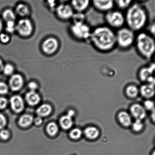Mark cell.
<instances>
[{"label": "cell", "mask_w": 155, "mask_h": 155, "mask_svg": "<svg viewBox=\"0 0 155 155\" xmlns=\"http://www.w3.org/2000/svg\"><path fill=\"white\" fill-rule=\"evenodd\" d=\"M130 112L131 115L136 120H142L147 115L146 109L143 106L138 104L133 105L130 108Z\"/></svg>", "instance_id": "cell-12"}, {"label": "cell", "mask_w": 155, "mask_h": 155, "mask_svg": "<svg viewBox=\"0 0 155 155\" xmlns=\"http://www.w3.org/2000/svg\"><path fill=\"white\" fill-rule=\"evenodd\" d=\"M32 23L26 18L21 19L16 23V31L20 35L23 37H28L33 32Z\"/></svg>", "instance_id": "cell-8"}, {"label": "cell", "mask_w": 155, "mask_h": 155, "mask_svg": "<svg viewBox=\"0 0 155 155\" xmlns=\"http://www.w3.org/2000/svg\"><path fill=\"white\" fill-rule=\"evenodd\" d=\"M139 1H146V0H139Z\"/></svg>", "instance_id": "cell-45"}, {"label": "cell", "mask_w": 155, "mask_h": 155, "mask_svg": "<svg viewBox=\"0 0 155 155\" xmlns=\"http://www.w3.org/2000/svg\"><path fill=\"white\" fill-rule=\"evenodd\" d=\"M15 12L16 15L23 18L29 15L30 10L27 5L23 3H20L16 6Z\"/></svg>", "instance_id": "cell-17"}, {"label": "cell", "mask_w": 155, "mask_h": 155, "mask_svg": "<svg viewBox=\"0 0 155 155\" xmlns=\"http://www.w3.org/2000/svg\"><path fill=\"white\" fill-rule=\"evenodd\" d=\"M91 30L92 29L86 22L72 23L70 27V31L73 37L81 42L89 41Z\"/></svg>", "instance_id": "cell-6"}, {"label": "cell", "mask_w": 155, "mask_h": 155, "mask_svg": "<svg viewBox=\"0 0 155 155\" xmlns=\"http://www.w3.org/2000/svg\"><path fill=\"white\" fill-rule=\"evenodd\" d=\"M42 122V119L40 117H38L35 120V123L37 125H40Z\"/></svg>", "instance_id": "cell-42"}, {"label": "cell", "mask_w": 155, "mask_h": 155, "mask_svg": "<svg viewBox=\"0 0 155 155\" xmlns=\"http://www.w3.org/2000/svg\"><path fill=\"white\" fill-rule=\"evenodd\" d=\"M29 87L31 89V91H35L37 89L38 86L37 84L35 82H31L28 85Z\"/></svg>", "instance_id": "cell-40"}, {"label": "cell", "mask_w": 155, "mask_h": 155, "mask_svg": "<svg viewBox=\"0 0 155 155\" xmlns=\"http://www.w3.org/2000/svg\"><path fill=\"white\" fill-rule=\"evenodd\" d=\"M47 5L51 8H55L58 0H45Z\"/></svg>", "instance_id": "cell-37"}, {"label": "cell", "mask_w": 155, "mask_h": 155, "mask_svg": "<svg viewBox=\"0 0 155 155\" xmlns=\"http://www.w3.org/2000/svg\"><path fill=\"white\" fill-rule=\"evenodd\" d=\"M90 3V0H71V5L74 11L84 13L89 7Z\"/></svg>", "instance_id": "cell-13"}, {"label": "cell", "mask_w": 155, "mask_h": 155, "mask_svg": "<svg viewBox=\"0 0 155 155\" xmlns=\"http://www.w3.org/2000/svg\"><path fill=\"white\" fill-rule=\"evenodd\" d=\"M56 13L59 18L63 20L71 19L75 13L71 4H62L59 5L55 8Z\"/></svg>", "instance_id": "cell-9"}, {"label": "cell", "mask_w": 155, "mask_h": 155, "mask_svg": "<svg viewBox=\"0 0 155 155\" xmlns=\"http://www.w3.org/2000/svg\"><path fill=\"white\" fill-rule=\"evenodd\" d=\"M72 117L68 114L62 117L60 122L62 128L67 130H69L72 127L73 124Z\"/></svg>", "instance_id": "cell-21"}, {"label": "cell", "mask_w": 155, "mask_h": 155, "mask_svg": "<svg viewBox=\"0 0 155 155\" xmlns=\"http://www.w3.org/2000/svg\"><path fill=\"white\" fill-rule=\"evenodd\" d=\"M11 88L13 91H18L22 87L24 80L22 76L19 74L12 75L9 81Z\"/></svg>", "instance_id": "cell-14"}, {"label": "cell", "mask_w": 155, "mask_h": 155, "mask_svg": "<svg viewBox=\"0 0 155 155\" xmlns=\"http://www.w3.org/2000/svg\"><path fill=\"white\" fill-rule=\"evenodd\" d=\"M154 37L149 33L145 32L140 31L136 35L134 45L138 54L145 60H151L154 56Z\"/></svg>", "instance_id": "cell-3"}, {"label": "cell", "mask_w": 155, "mask_h": 155, "mask_svg": "<svg viewBox=\"0 0 155 155\" xmlns=\"http://www.w3.org/2000/svg\"><path fill=\"white\" fill-rule=\"evenodd\" d=\"M58 127L57 124L54 122L50 123L47 126V130L48 134L51 136H54L58 131Z\"/></svg>", "instance_id": "cell-28"}, {"label": "cell", "mask_w": 155, "mask_h": 155, "mask_svg": "<svg viewBox=\"0 0 155 155\" xmlns=\"http://www.w3.org/2000/svg\"><path fill=\"white\" fill-rule=\"evenodd\" d=\"M6 23L5 30L7 32L12 33L16 31V23L15 21H9Z\"/></svg>", "instance_id": "cell-32"}, {"label": "cell", "mask_w": 155, "mask_h": 155, "mask_svg": "<svg viewBox=\"0 0 155 155\" xmlns=\"http://www.w3.org/2000/svg\"><path fill=\"white\" fill-rule=\"evenodd\" d=\"M59 42L57 39L48 38L44 41L42 45V51L47 55L54 54L58 49Z\"/></svg>", "instance_id": "cell-10"}, {"label": "cell", "mask_w": 155, "mask_h": 155, "mask_svg": "<svg viewBox=\"0 0 155 155\" xmlns=\"http://www.w3.org/2000/svg\"><path fill=\"white\" fill-rule=\"evenodd\" d=\"M132 0H114V3L120 10H127L131 5Z\"/></svg>", "instance_id": "cell-26"}, {"label": "cell", "mask_w": 155, "mask_h": 155, "mask_svg": "<svg viewBox=\"0 0 155 155\" xmlns=\"http://www.w3.org/2000/svg\"><path fill=\"white\" fill-rule=\"evenodd\" d=\"M89 41L97 51L110 52L116 47L115 32L107 25L98 26L91 30Z\"/></svg>", "instance_id": "cell-1"}, {"label": "cell", "mask_w": 155, "mask_h": 155, "mask_svg": "<svg viewBox=\"0 0 155 155\" xmlns=\"http://www.w3.org/2000/svg\"><path fill=\"white\" fill-rule=\"evenodd\" d=\"M71 19L72 20V23L79 24L83 23L86 22V15L84 13L76 12L74 13Z\"/></svg>", "instance_id": "cell-24"}, {"label": "cell", "mask_w": 155, "mask_h": 155, "mask_svg": "<svg viewBox=\"0 0 155 155\" xmlns=\"http://www.w3.org/2000/svg\"><path fill=\"white\" fill-rule=\"evenodd\" d=\"M105 13V21L110 28L117 30L125 25L124 14L120 11L112 9Z\"/></svg>", "instance_id": "cell-5"}, {"label": "cell", "mask_w": 155, "mask_h": 155, "mask_svg": "<svg viewBox=\"0 0 155 155\" xmlns=\"http://www.w3.org/2000/svg\"><path fill=\"white\" fill-rule=\"evenodd\" d=\"M83 134V132L80 129L75 128L72 130L70 133V136L72 139L77 140L80 139Z\"/></svg>", "instance_id": "cell-29"}, {"label": "cell", "mask_w": 155, "mask_h": 155, "mask_svg": "<svg viewBox=\"0 0 155 155\" xmlns=\"http://www.w3.org/2000/svg\"><path fill=\"white\" fill-rule=\"evenodd\" d=\"M94 7L97 10L106 13L113 8L114 0H92Z\"/></svg>", "instance_id": "cell-11"}, {"label": "cell", "mask_w": 155, "mask_h": 155, "mask_svg": "<svg viewBox=\"0 0 155 155\" xmlns=\"http://www.w3.org/2000/svg\"><path fill=\"white\" fill-rule=\"evenodd\" d=\"M124 16L127 26L135 32L142 31L148 24V12L139 4L131 5L127 9Z\"/></svg>", "instance_id": "cell-2"}, {"label": "cell", "mask_w": 155, "mask_h": 155, "mask_svg": "<svg viewBox=\"0 0 155 155\" xmlns=\"http://www.w3.org/2000/svg\"><path fill=\"white\" fill-rule=\"evenodd\" d=\"M2 16L3 20L6 22L16 21V15L15 12L11 9H6L3 12Z\"/></svg>", "instance_id": "cell-22"}, {"label": "cell", "mask_w": 155, "mask_h": 155, "mask_svg": "<svg viewBox=\"0 0 155 155\" xmlns=\"http://www.w3.org/2000/svg\"><path fill=\"white\" fill-rule=\"evenodd\" d=\"M4 66V63H3L2 60L1 59H0V72L2 71Z\"/></svg>", "instance_id": "cell-43"}, {"label": "cell", "mask_w": 155, "mask_h": 155, "mask_svg": "<svg viewBox=\"0 0 155 155\" xmlns=\"http://www.w3.org/2000/svg\"><path fill=\"white\" fill-rule=\"evenodd\" d=\"M8 88L7 85L3 82H0V94L3 95L7 93Z\"/></svg>", "instance_id": "cell-35"}, {"label": "cell", "mask_w": 155, "mask_h": 155, "mask_svg": "<svg viewBox=\"0 0 155 155\" xmlns=\"http://www.w3.org/2000/svg\"><path fill=\"white\" fill-rule=\"evenodd\" d=\"M26 98L27 102L31 106L36 105L40 101V97L35 91H31L28 92L27 94Z\"/></svg>", "instance_id": "cell-20"}, {"label": "cell", "mask_w": 155, "mask_h": 155, "mask_svg": "<svg viewBox=\"0 0 155 155\" xmlns=\"http://www.w3.org/2000/svg\"><path fill=\"white\" fill-rule=\"evenodd\" d=\"M126 93L129 98H134L138 96L139 89L134 85H130L127 86L125 89Z\"/></svg>", "instance_id": "cell-23"}, {"label": "cell", "mask_w": 155, "mask_h": 155, "mask_svg": "<svg viewBox=\"0 0 155 155\" xmlns=\"http://www.w3.org/2000/svg\"><path fill=\"white\" fill-rule=\"evenodd\" d=\"M51 110L52 109L49 105L44 104L38 108L37 112L39 116H45L49 115L51 112Z\"/></svg>", "instance_id": "cell-25"}, {"label": "cell", "mask_w": 155, "mask_h": 155, "mask_svg": "<svg viewBox=\"0 0 155 155\" xmlns=\"http://www.w3.org/2000/svg\"><path fill=\"white\" fill-rule=\"evenodd\" d=\"M11 105L15 112L19 113L24 108V103L22 98L19 96H15L10 99Z\"/></svg>", "instance_id": "cell-16"}, {"label": "cell", "mask_w": 155, "mask_h": 155, "mask_svg": "<svg viewBox=\"0 0 155 155\" xmlns=\"http://www.w3.org/2000/svg\"><path fill=\"white\" fill-rule=\"evenodd\" d=\"M132 129L134 132H139L143 128V124L142 120H136L134 123L132 124Z\"/></svg>", "instance_id": "cell-30"}, {"label": "cell", "mask_w": 155, "mask_h": 155, "mask_svg": "<svg viewBox=\"0 0 155 155\" xmlns=\"http://www.w3.org/2000/svg\"><path fill=\"white\" fill-rule=\"evenodd\" d=\"M144 108L147 110H154V104L153 101L148 100L144 103Z\"/></svg>", "instance_id": "cell-33"}, {"label": "cell", "mask_w": 155, "mask_h": 155, "mask_svg": "<svg viewBox=\"0 0 155 155\" xmlns=\"http://www.w3.org/2000/svg\"><path fill=\"white\" fill-rule=\"evenodd\" d=\"M84 133L86 137L90 140H94L99 136L100 132L98 129L94 126H89L85 129Z\"/></svg>", "instance_id": "cell-19"}, {"label": "cell", "mask_w": 155, "mask_h": 155, "mask_svg": "<svg viewBox=\"0 0 155 155\" xmlns=\"http://www.w3.org/2000/svg\"><path fill=\"white\" fill-rule=\"evenodd\" d=\"M10 37L5 33H1L0 34V41L4 44H7L10 41Z\"/></svg>", "instance_id": "cell-34"}, {"label": "cell", "mask_w": 155, "mask_h": 155, "mask_svg": "<svg viewBox=\"0 0 155 155\" xmlns=\"http://www.w3.org/2000/svg\"><path fill=\"white\" fill-rule=\"evenodd\" d=\"M119 122L124 127H128L132 124L131 117L128 113L125 111H121L118 113L117 116Z\"/></svg>", "instance_id": "cell-18"}, {"label": "cell", "mask_w": 155, "mask_h": 155, "mask_svg": "<svg viewBox=\"0 0 155 155\" xmlns=\"http://www.w3.org/2000/svg\"><path fill=\"white\" fill-rule=\"evenodd\" d=\"M3 28V24L2 20L0 18V32L2 31Z\"/></svg>", "instance_id": "cell-44"}, {"label": "cell", "mask_w": 155, "mask_h": 155, "mask_svg": "<svg viewBox=\"0 0 155 155\" xmlns=\"http://www.w3.org/2000/svg\"><path fill=\"white\" fill-rule=\"evenodd\" d=\"M136 32L127 26L118 29L115 31L116 47L121 50L128 49L134 45Z\"/></svg>", "instance_id": "cell-4"}, {"label": "cell", "mask_w": 155, "mask_h": 155, "mask_svg": "<svg viewBox=\"0 0 155 155\" xmlns=\"http://www.w3.org/2000/svg\"><path fill=\"white\" fill-rule=\"evenodd\" d=\"M10 136V133L8 130H3L0 132V137L2 139L7 140Z\"/></svg>", "instance_id": "cell-36"}, {"label": "cell", "mask_w": 155, "mask_h": 155, "mask_svg": "<svg viewBox=\"0 0 155 155\" xmlns=\"http://www.w3.org/2000/svg\"><path fill=\"white\" fill-rule=\"evenodd\" d=\"M14 71V67L10 64H7L4 65L2 70L4 73L7 76L13 75Z\"/></svg>", "instance_id": "cell-31"}, {"label": "cell", "mask_w": 155, "mask_h": 155, "mask_svg": "<svg viewBox=\"0 0 155 155\" xmlns=\"http://www.w3.org/2000/svg\"><path fill=\"white\" fill-rule=\"evenodd\" d=\"M140 92L144 98L147 99L153 98L155 93L154 84L146 83L142 85L140 88Z\"/></svg>", "instance_id": "cell-15"}, {"label": "cell", "mask_w": 155, "mask_h": 155, "mask_svg": "<svg viewBox=\"0 0 155 155\" xmlns=\"http://www.w3.org/2000/svg\"><path fill=\"white\" fill-rule=\"evenodd\" d=\"M7 100L5 98L0 97V109L5 108L7 105Z\"/></svg>", "instance_id": "cell-38"}, {"label": "cell", "mask_w": 155, "mask_h": 155, "mask_svg": "<svg viewBox=\"0 0 155 155\" xmlns=\"http://www.w3.org/2000/svg\"><path fill=\"white\" fill-rule=\"evenodd\" d=\"M154 62L143 66L140 68L138 72V77L141 81L146 83H155Z\"/></svg>", "instance_id": "cell-7"}, {"label": "cell", "mask_w": 155, "mask_h": 155, "mask_svg": "<svg viewBox=\"0 0 155 155\" xmlns=\"http://www.w3.org/2000/svg\"><path fill=\"white\" fill-rule=\"evenodd\" d=\"M33 120L32 116L28 115H24L19 120V125L23 127H26L30 125Z\"/></svg>", "instance_id": "cell-27"}, {"label": "cell", "mask_w": 155, "mask_h": 155, "mask_svg": "<svg viewBox=\"0 0 155 155\" xmlns=\"http://www.w3.org/2000/svg\"><path fill=\"white\" fill-rule=\"evenodd\" d=\"M6 124V119L5 116L0 114V130L2 129Z\"/></svg>", "instance_id": "cell-39"}, {"label": "cell", "mask_w": 155, "mask_h": 155, "mask_svg": "<svg viewBox=\"0 0 155 155\" xmlns=\"http://www.w3.org/2000/svg\"><path fill=\"white\" fill-rule=\"evenodd\" d=\"M155 27V23L154 22L150 26V32H149L153 36H154Z\"/></svg>", "instance_id": "cell-41"}]
</instances>
